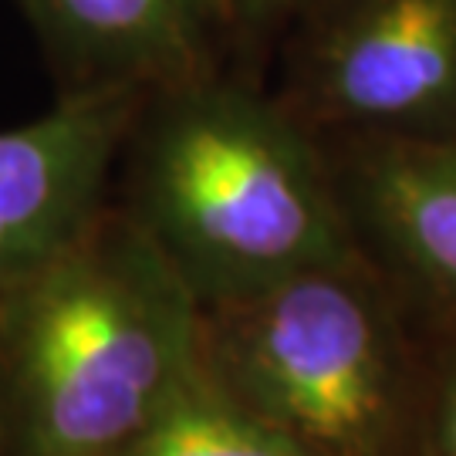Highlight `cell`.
Masks as SVG:
<instances>
[{
  "label": "cell",
  "mask_w": 456,
  "mask_h": 456,
  "mask_svg": "<svg viewBox=\"0 0 456 456\" xmlns=\"http://www.w3.org/2000/svg\"><path fill=\"white\" fill-rule=\"evenodd\" d=\"M146 92H68L0 132V297L58 257L95 213Z\"/></svg>",
  "instance_id": "5b68a950"
},
{
  "label": "cell",
  "mask_w": 456,
  "mask_h": 456,
  "mask_svg": "<svg viewBox=\"0 0 456 456\" xmlns=\"http://www.w3.org/2000/svg\"><path fill=\"white\" fill-rule=\"evenodd\" d=\"M203 369L308 456H365L386 419V318L355 261L203 305Z\"/></svg>",
  "instance_id": "3957f363"
},
{
  "label": "cell",
  "mask_w": 456,
  "mask_h": 456,
  "mask_svg": "<svg viewBox=\"0 0 456 456\" xmlns=\"http://www.w3.org/2000/svg\"><path fill=\"white\" fill-rule=\"evenodd\" d=\"M68 92H156L227 65L230 0H11Z\"/></svg>",
  "instance_id": "8992f818"
},
{
  "label": "cell",
  "mask_w": 456,
  "mask_h": 456,
  "mask_svg": "<svg viewBox=\"0 0 456 456\" xmlns=\"http://www.w3.org/2000/svg\"><path fill=\"white\" fill-rule=\"evenodd\" d=\"M122 156L126 210L200 305L359 257L325 139L247 71L146 92Z\"/></svg>",
  "instance_id": "6da1fadb"
},
{
  "label": "cell",
  "mask_w": 456,
  "mask_h": 456,
  "mask_svg": "<svg viewBox=\"0 0 456 456\" xmlns=\"http://www.w3.org/2000/svg\"><path fill=\"white\" fill-rule=\"evenodd\" d=\"M0 456H4V412H0Z\"/></svg>",
  "instance_id": "8fae6325"
},
{
  "label": "cell",
  "mask_w": 456,
  "mask_h": 456,
  "mask_svg": "<svg viewBox=\"0 0 456 456\" xmlns=\"http://www.w3.org/2000/svg\"><path fill=\"white\" fill-rule=\"evenodd\" d=\"M122 456H308L203 365Z\"/></svg>",
  "instance_id": "ba28073f"
},
{
  "label": "cell",
  "mask_w": 456,
  "mask_h": 456,
  "mask_svg": "<svg viewBox=\"0 0 456 456\" xmlns=\"http://www.w3.org/2000/svg\"><path fill=\"white\" fill-rule=\"evenodd\" d=\"M301 7H305V0H230L233 54H240L250 68V61H257L271 48H277L284 28L291 24V17Z\"/></svg>",
  "instance_id": "9c48e42d"
},
{
  "label": "cell",
  "mask_w": 456,
  "mask_h": 456,
  "mask_svg": "<svg viewBox=\"0 0 456 456\" xmlns=\"http://www.w3.org/2000/svg\"><path fill=\"white\" fill-rule=\"evenodd\" d=\"M203 365V305L126 207L0 297L20 456H122Z\"/></svg>",
  "instance_id": "7a4b0ae2"
},
{
  "label": "cell",
  "mask_w": 456,
  "mask_h": 456,
  "mask_svg": "<svg viewBox=\"0 0 456 456\" xmlns=\"http://www.w3.org/2000/svg\"><path fill=\"white\" fill-rule=\"evenodd\" d=\"M440 440H443V450H446V456H456V392L450 395V403H446V412H443Z\"/></svg>",
  "instance_id": "30bf717a"
},
{
  "label": "cell",
  "mask_w": 456,
  "mask_h": 456,
  "mask_svg": "<svg viewBox=\"0 0 456 456\" xmlns=\"http://www.w3.org/2000/svg\"><path fill=\"white\" fill-rule=\"evenodd\" d=\"M274 95L322 139L456 132V0H305Z\"/></svg>",
  "instance_id": "277c9868"
},
{
  "label": "cell",
  "mask_w": 456,
  "mask_h": 456,
  "mask_svg": "<svg viewBox=\"0 0 456 456\" xmlns=\"http://www.w3.org/2000/svg\"><path fill=\"white\" fill-rule=\"evenodd\" d=\"M335 142L342 163L328 156L352 233L365 227L412 281L456 301V132Z\"/></svg>",
  "instance_id": "52a82bcc"
}]
</instances>
